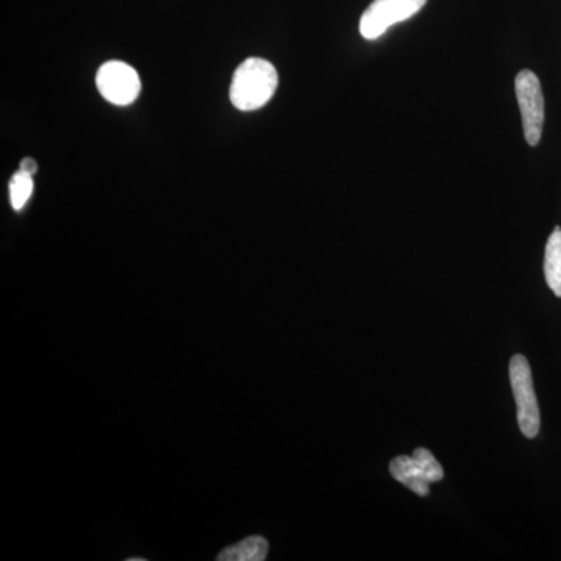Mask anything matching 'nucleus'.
<instances>
[{
    "label": "nucleus",
    "instance_id": "nucleus-5",
    "mask_svg": "<svg viewBox=\"0 0 561 561\" xmlns=\"http://www.w3.org/2000/svg\"><path fill=\"white\" fill-rule=\"evenodd\" d=\"M427 0H375L360 18V35L378 39L398 22L411 20Z\"/></svg>",
    "mask_w": 561,
    "mask_h": 561
},
{
    "label": "nucleus",
    "instance_id": "nucleus-2",
    "mask_svg": "<svg viewBox=\"0 0 561 561\" xmlns=\"http://www.w3.org/2000/svg\"><path fill=\"white\" fill-rule=\"evenodd\" d=\"M390 474L419 496H427L431 483L445 478L442 465L426 448H416L412 456L394 457L390 461Z\"/></svg>",
    "mask_w": 561,
    "mask_h": 561
},
{
    "label": "nucleus",
    "instance_id": "nucleus-1",
    "mask_svg": "<svg viewBox=\"0 0 561 561\" xmlns=\"http://www.w3.org/2000/svg\"><path fill=\"white\" fill-rule=\"evenodd\" d=\"M278 88L275 66L262 58H249L236 69L230 88L232 105L241 111H256L272 101Z\"/></svg>",
    "mask_w": 561,
    "mask_h": 561
},
{
    "label": "nucleus",
    "instance_id": "nucleus-7",
    "mask_svg": "<svg viewBox=\"0 0 561 561\" xmlns=\"http://www.w3.org/2000/svg\"><path fill=\"white\" fill-rule=\"evenodd\" d=\"M268 556V542L262 537H249L219 553L220 561H264Z\"/></svg>",
    "mask_w": 561,
    "mask_h": 561
},
{
    "label": "nucleus",
    "instance_id": "nucleus-3",
    "mask_svg": "<svg viewBox=\"0 0 561 561\" xmlns=\"http://www.w3.org/2000/svg\"><path fill=\"white\" fill-rule=\"evenodd\" d=\"M511 383L516 409H518L519 430L524 437L535 438L540 432V409L535 394L530 365L523 354H515L512 357Z\"/></svg>",
    "mask_w": 561,
    "mask_h": 561
},
{
    "label": "nucleus",
    "instance_id": "nucleus-4",
    "mask_svg": "<svg viewBox=\"0 0 561 561\" xmlns=\"http://www.w3.org/2000/svg\"><path fill=\"white\" fill-rule=\"evenodd\" d=\"M515 92L522 110L524 136L529 146H538L545 125V98L537 73L522 70L515 79Z\"/></svg>",
    "mask_w": 561,
    "mask_h": 561
},
{
    "label": "nucleus",
    "instance_id": "nucleus-10",
    "mask_svg": "<svg viewBox=\"0 0 561 561\" xmlns=\"http://www.w3.org/2000/svg\"><path fill=\"white\" fill-rule=\"evenodd\" d=\"M20 171L33 176L36 171H38V164H36L33 158H24V160L21 161Z\"/></svg>",
    "mask_w": 561,
    "mask_h": 561
},
{
    "label": "nucleus",
    "instance_id": "nucleus-8",
    "mask_svg": "<svg viewBox=\"0 0 561 561\" xmlns=\"http://www.w3.org/2000/svg\"><path fill=\"white\" fill-rule=\"evenodd\" d=\"M545 276L553 294L561 298V228L557 227L546 245Z\"/></svg>",
    "mask_w": 561,
    "mask_h": 561
},
{
    "label": "nucleus",
    "instance_id": "nucleus-6",
    "mask_svg": "<svg viewBox=\"0 0 561 561\" xmlns=\"http://www.w3.org/2000/svg\"><path fill=\"white\" fill-rule=\"evenodd\" d=\"M98 90L113 105H130L138 99L140 79L138 72L124 61H108L99 69Z\"/></svg>",
    "mask_w": 561,
    "mask_h": 561
},
{
    "label": "nucleus",
    "instance_id": "nucleus-9",
    "mask_svg": "<svg viewBox=\"0 0 561 561\" xmlns=\"http://www.w3.org/2000/svg\"><path fill=\"white\" fill-rule=\"evenodd\" d=\"M33 194V176L18 171L10 180V202L14 210H21L27 205Z\"/></svg>",
    "mask_w": 561,
    "mask_h": 561
}]
</instances>
